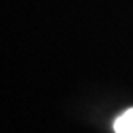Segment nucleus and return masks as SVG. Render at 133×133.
Instances as JSON below:
<instances>
[{
    "label": "nucleus",
    "instance_id": "nucleus-1",
    "mask_svg": "<svg viewBox=\"0 0 133 133\" xmlns=\"http://www.w3.org/2000/svg\"><path fill=\"white\" fill-rule=\"evenodd\" d=\"M114 131L116 133H133V108L127 109L116 119Z\"/></svg>",
    "mask_w": 133,
    "mask_h": 133
}]
</instances>
